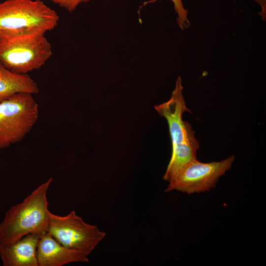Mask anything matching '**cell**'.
<instances>
[{"label": "cell", "mask_w": 266, "mask_h": 266, "mask_svg": "<svg viewBox=\"0 0 266 266\" xmlns=\"http://www.w3.org/2000/svg\"><path fill=\"white\" fill-rule=\"evenodd\" d=\"M158 0H149L144 1L139 7L138 13L141 9L146 5L154 3ZM173 4L175 11L177 14V22L181 29L188 28L190 26V22L188 19V11L186 9L183 4L182 0H171Z\"/></svg>", "instance_id": "obj_11"}, {"label": "cell", "mask_w": 266, "mask_h": 266, "mask_svg": "<svg viewBox=\"0 0 266 266\" xmlns=\"http://www.w3.org/2000/svg\"><path fill=\"white\" fill-rule=\"evenodd\" d=\"M37 84L28 74L13 72L0 64V101L19 93L36 94Z\"/></svg>", "instance_id": "obj_10"}, {"label": "cell", "mask_w": 266, "mask_h": 266, "mask_svg": "<svg viewBox=\"0 0 266 266\" xmlns=\"http://www.w3.org/2000/svg\"><path fill=\"white\" fill-rule=\"evenodd\" d=\"M234 156L219 162L194 161L180 170L169 182L165 192L176 190L188 194L208 191L232 166Z\"/></svg>", "instance_id": "obj_6"}, {"label": "cell", "mask_w": 266, "mask_h": 266, "mask_svg": "<svg viewBox=\"0 0 266 266\" xmlns=\"http://www.w3.org/2000/svg\"><path fill=\"white\" fill-rule=\"evenodd\" d=\"M47 232L64 246L88 256L106 235L96 225L86 223L74 210L65 216L50 212Z\"/></svg>", "instance_id": "obj_5"}, {"label": "cell", "mask_w": 266, "mask_h": 266, "mask_svg": "<svg viewBox=\"0 0 266 266\" xmlns=\"http://www.w3.org/2000/svg\"><path fill=\"white\" fill-rule=\"evenodd\" d=\"M52 180L51 177L41 184L5 213L0 223V245L12 243L30 233L47 232L50 213L47 193Z\"/></svg>", "instance_id": "obj_1"}, {"label": "cell", "mask_w": 266, "mask_h": 266, "mask_svg": "<svg viewBox=\"0 0 266 266\" xmlns=\"http://www.w3.org/2000/svg\"><path fill=\"white\" fill-rule=\"evenodd\" d=\"M29 93H19L0 101V149L22 141L39 116L38 105Z\"/></svg>", "instance_id": "obj_4"}, {"label": "cell", "mask_w": 266, "mask_h": 266, "mask_svg": "<svg viewBox=\"0 0 266 266\" xmlns=\"http://www.w3.org/2000/svg\"><path fill=\"white\" fill-rule=\"evenodd\" d=\"M52 54L45 35L0 37V64L16 73L40 68Z\"/></svg>", "instance_id": "obj_3"}, {"label": "cell", "mask_w": 266, "mask_h": 266, "mask_svg": "<svg viewBox=\"0 0 266 266\" xmlns=\"http://www.w3.org/2000/svg\"><path fill=\"white\" fill-rule=\"evenodd\" d=\"M183 90L182 79L178 76L170 99L154 106L159 114L167 122L172 148L196 139L190 123L182 119L185 112H191L186 105Z\"/></svg>", "instance_id": "obj_7"}, {"label": "cell", "mask_w": 266, "mask_h": 266, "mask_svg": "<svg viewBox=\"0 0 266 266\" xmlns=\"http://www.w3.org/2000/svg\"><path fill=\"white\" fill-rule=\"evenodd\" d=\"M41 234L30 233L9 244L0 245L3 266H38L36 249Z\"/></svg>", "instance_id": "obj_9"}, {"label": "cell", "mask_w": 266, "mask_h": 266, "mask_svg": "<svg viewBox=\"0 0 266 266\" xmlns=\"http://www.w3.org/2000/svg\"><path fill=\"white\" fill-rule=\"evenodd\" d=\"M65 9L68 12H72L82 3H87L91 0H49Z\"/></svg>", "instance_id": "obj_12"}, {"label": "cell", "mask_w": 266, "mask_h": 266, "mask_svg": "<svg viewBox=\"0 0 266 266\" xmlns=\"http://www.w3.org/2000/svg\"><path fill=\"white\" fill-rule=\"evenodd\" d=\"M59 21L57 12L41 0L0 2V37L45 35Z\"/></svg>", "instance_id": "obj_2"}, {"label": "cell", "mask_w": 266, "mask_h": 266, "mask_svg": "<svg viewBox=\"0 0 266 266\" xmlns=\"http://www.w3.org/2000/svg\"><path fill=\"white\" fill-rule=\"evenodd\" d=\"M36 257L38 266H62L71 263L89 262L86 254L64 246L48 232L43 233L39 238Z\"/></svg>", "instance_id": "obj_8"}, {"label": "cell", "mask_w": 266, "mask_h": 266, "mask_svg": "<svg viewBox=\"0 0 266 266\" xmlns=\"http://www.w3.org/2000/svg\"><path fill=\"white\" fill-rule=\"evenodd\" d=\"M256 1L258 2L262 7V11L264 13V10L266 12V0H255Z\"/></svg>", "instance_id": "obj_13"}]
</instances>
